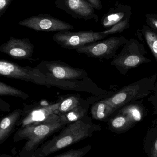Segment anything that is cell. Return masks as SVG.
Instances as JSON below:
<instances>
[{
  "label": "cell",
  "instance_id": "6da1fadb",
  "mask_svg": "<svg viewBox=\"0 0 157 157\" xmlns=\"http://www.w3.org/2000/svg\"><path fill=\"white\" fill-rule=\"evenodd\" d=\"M100 129V126L93 124L91 119L87 115L81 120L65 126L58 135L55 136L40 146L30 157L48 156L69 146L91 137L94 132Z\"/></svg>",
  "mask_w": 157,
  "mask_h": 157
},
{
  "label": "cell",
  "instance_id": "8992f818",
  "mask_svg": "<svg viewBox=\"0 0 157 157\" xmlns=\"http://www.w3.org/2000/svg\"><path fill=\"white\" fill-rule=\"evenodd\" d=\"M132 14L130 6L117 2L101 19L102 26L107 29L102 33L108 36L122 33L130 28Z\"/></svg>",
  "mask_w": 157,
  "mask_h": 157
},
{
  "label": "cell",
  "instance_id": "7402d4cb",
  "mask_svg": "<svg viewBox=\"0 0 157 157\" xmlns=\"http://www.w3.org/2000/svg\"><path fill=\"white\" fill-rule=\"evenodd\" d=\"M91 148V146L88 145L78 149H70L54 157H83L90 151Z\"/></svg>",
  "mask_w": 157,
  "mask_h": 157
},
{
  "label": "cell",
  "instance_id": "4316f807",
  "mask_svg": "<svg viewBox=\"0 0 157 157\" xmlns=\"http://www.w3.org/2000/svg\"><path fill=\"white\" fill-rule=\"evenodd\" d=\"M152 157H157V140L155 143V146H154Z\"/></svg>",
  "mask_w": 157,
  "mask_h": 157
},
{
  "label": "cell",
  "instance_id": "603a6c76",
  "mask_svg": "<svg viewBox=\"0 0 157 157\" xmlns=\"http://www.w3.org/2000/svg\"><path fill=\"white\" fill-rule=\"evenodd\" d=\"M145 17L147 25L157 31V13L147 14Z\"/></svg>",
  "mask_w": 157,
  "mask_h": 157
},
{
  "label": "cell",
  "instance_id": "d6986e66",
  "mask_svg": "<svg viewBox=\"0 0 157 157\" xmlns=\"http://www.w3.org/2000/svg\"><path fill=\"white\" fill-rule=\"evenodd\" d=\"M81 104V98L79 96L70 95L61 101L58 110L60 114H64L73 110Z\"/></svg>",
  "mask_w": 157,
  "mask_h": 157
},
{
  "label": "cell",
  "instance_id": "7a4b0ae2",
  "mask_svg": "<svg viewBox=\"0 0 157 157\" xmlns=\"http://www.w3.org/2000/svg\"><path fill=\"white\" fill-rule=\"evenodd\" d=\"M66 125L61 120V115L56 113L42 122L19 128L13 137L14 142L26 140L19 152L20 157H31L45 139Z\"/></svg>",
  "mask_w": 157,
  "mask_h": 157
},
{
  "label": "cell",
  "instance_id": "3957f363",
  "mask_svg": "<svg viewBox=\"0 0 157 157\" xmlns=\"http://www.w3.org/2000/svg\"><path fill=\"white\" fill-rule=\"evenodd\" d=\"M0 74L8 78H16L44 85L55 86L63 89H74L75 83L49 78L38 68L23 67L6 60L0 61Z\"/></svg>",
  "mask_w": 157,
  "mask_h": 157
},
{
  "label": "cell",
  "instance_id": "9a60e30c",
  "mask_svg": "<svg viewBox=\"0 0 157 157\" xmlns=\"http://www.w3.org/2000/svg\"><path fill=\"white\" fill-rule=\"evenodd\" d=\"M136 101L130 102L122 107L118 114L128 117L134 123L141 121L143 116L145 109L142 104Z\"/></svg>",
  "mask_w": 157,
  "mask_h": 157
},
{
  "label": "cell",
  "instance_id": "5bb4252c",
  "mask_svg": "<svg viewBox=\"0 0 157 157\" xmlns=\"http://www.w3.org/2000/svg\"><path fill=\"white\" fill-rule=\"evenodd\" d=\"M22 115V110L17 109L1 120L0 123V144L4 143L13 132Z\"/></svg>",
  "mask_w": 157,
  "mask_h": 157
},
{
  "label": "cell",
  "instance_id": "f1b7e54d",
  "mask_svg": "<svg viewBox=\"0 0 157 157\" xmlns=\"http://www.w3.org/2000/svg\"><path fill=\"white\" fill-rule=\"evenodd\" d=\"M155 108L156 110V112H157V106H156V107H155Z\"/></svg>",
  "mask_w": 157,
  "mask_h": 157
},
{
  "label": "cell",
  "instance_id": "277c9868",
  "mask_svg": "<svg viewBox=\"0 0 157 157\" xmlns=\"http://www.w3.org/2000/svg\"><path fill=\"white\" fill-rule=\"evenodd\" d=\"M157 78L155 74L142 78L123 87L112 96L102 100L117 110L128 103L143 98L153 93Z\"/></svg>",
  "mask_w": 157,
  "mask_h": 157
},
{
  "label": "cell",
  "instance_id": "ffe728a7",
  "mask_svg": "<svg viewBox=\"0 0 157 157\" xmlns=\"http://www.w3.org/2000/svg\"><path fill=\"white\" fill-rule=\"evenodd\" d=\"M0 95L14 96L24 100L29 98V95L26 93L2 82H0Z\"/></svg>",
  "mask_w": 157,
  "mask_h": 157
},
{
  "label": "cell",
  "instance_id": "484cf974",
  "mask_svg": "<svg viewBox=\"0 0 157 157\" xmlns=\"http://www.w3.org/2000/svg\"><path fill=\"white\" fill-rule=\"evenodd\" d=\"M95 7L96 10H101L103 7L101 0H87Z\"/></svg>",
  "mask_w": 157,
  "mask_h": 157
},
{
  "label": "cell",
  "instance_id": "44dd1931",
  "mask_svg": "<svg viewBox=\"0 0 157 157\" xmlns=\"http://www.w3.org/2000/svg\"><path fill=\"white\" fill-rule=\"evenodd\" d=\"M133 123L128 117L119 114L110 120V124L112 127L118 130L128 128Z\"/></svg>",
  "mask_w": 157,
  "mask_h": 157
},
{
  "label": "cell",
  "instance_id": "9c48e42d",
  "mask_svg": "<svg viewBox=\"0 0 157 157\" xmlns=\"http://www.w3.org/2000/svg\"><path fill=\"white\" fill-rule=\"evenodd\" d=\"M18 25L37 31L60 32L74 29L73 25L48 14H39L25 18Z\"/></svg>",
  "mask_w": 157,
  "mask_h": 157
},
{
  "label": "cell",
  "instance_id": "ac0fdd59",
  "mask_svg": "<svg viewBox=\"0 0 157 157\" xmlns=\"http://www.w3.org/2000/svg\"><path fill=\"white\" fill-rule=\"evenodd\" d=\"M142 34L157 62V31L147 25L143 26Z\"/></svg>",
  "mask_w": 157,
  "mask_h": 157
},
{
  "label": "cell",
  "instance_id": "8fae6325",
  "mask_svg": "<svg viewBox=\"0 0 157 157\" xmlns=\"http://www.w3.org/2000/svg\"><path fill=\"white\" fill-rule=\"evenodd\" d=\"M55 5L73 18L98 21L96 9L87 0H55Z\"/></svg>",
  "mask_w": 157,
  "mask_h": 157
},
{
  "label": "cell",
  "instance_id": "30bf717a",
  "mask_svg": "<svg viewBox=\"0 0 157 157\" xmlns=\"http://www.w3.org/2000/svg\"><path fill=\"white\" fill-rule=\"evenodd\" d=\"M39 66L41 68L39 70L49 78L57 80L71 81L88 76L84 70L73 68L60 61H43Z\"/></svg>",
  "mask_w": 157,
  "mask_h": 157
},
{
  "label": "cell",
  "instance_id": "2e32d148",
  "mask_svg": "<svg viewBox=\"0 0 157 157\" xmlns=\"http://www.w3.org/2000/svg\"><path fill=\"white\" fill-rule=\"evenodd\" d=\"M90 111L93 119L98 121H103L109 117L116 110L103 100H101L94 104L91 107Z\"/></svg>",
  "mask_w": 157,
  "mask_h": 157
},
{
  "label": "cell",
  "instance_id": "cb8c5ba5",
  "mask_svg": "<svg viewBox=\"0 0 157 157\" xmlns=\"http://www.w3.org/2000/svg\"><path fill=\"white\" fill-rule=\"evenodd\" d=\"M13 0H0V17H2L10 6Z\"/></svg>",
  "mask_w": 157,
  "mask_h": 157
},
{
  "label": "cell",
  "instance_id": "83f0119b",
  "mask_svg": "<svg viewBox=\"0 0 157 157\" xmlns=\"http://www.w3.org/2000/svg\"><path fill=\"white\" fill-rule=\"evenodd\" d=\"M1 157H12L10 156L9 155H6V154H4V155H2L1 156Z\"/></svg>",
  "mask_w": 157,
  "mask_h": 157
},
{
  "label": "cell",
  "instance_id": "e0dca14e",
  "mask_svg": "<svg viewBox=\"0 0 157 157\" xmlns=\"http://www.w3.org/2000/svg\"><path fill=\"white\" fill-rule=\"evenodd\" d=\"M88 108L85 105L80 104L72 110L64 114H60L61 120L66 124L81 120L87 115Z\"/></svg>",
  "mask_w": 157,
  "mask_h": 157
},
{
  "label": "cell",
  "instance_id": "ba28073f",
  "mask_svg": "<svg viewBox=\"0 0 157 157\" xmlns=\"http://www.w3.org/2000/svg\"><path fill=\"white\" fill-rule=\"evenodd\" d=\"M128 40L124 36H112L80 47L76 50L78 53L88 57L109 60L116 56L117 51Z\"/></svg>",
  "mask_w": 157,
  "mask_h": 157
},
{
  "label": "cell",
  "instance_id": "52a82bcc",
  "mask_svg": "<svg viewBox=\"0 0 157 157\" xmlns=\"http://www.w3.org/2000/svg\"><path fill=\"white\" fill-rule=\"evenodd\" d=\"M108 36L102 31H60L53 36L54 41L62 48L75 49L88 44L100 41Z\"/></svg>",
  "mask_w": 157,
  "mask_h": 157
},
{
  "label": "cell",
  "instance_id": "d4e9b609",
  "mask_svg": "<svg viewBox=\"0 0 157 157\" xmlns=\"http://www.w3.org/2000/svg\"><path fill=\"white\" fill-rule=\"evenodd\" d=\"M152 93L153 95L148 100L150 101H152L154 107H155L157 106V80L155 85L154 91Z\"/></svg>",
  "mask_w": 157,
  "mask_h": 157
},
{
  "label": "cell",
  "instance_id": "4fadbf2b",
  "mask_svg": "<svg viewBox=\"0 0 157 157\" xmlns=\"http://www.w3.org/2000/svg\"><path fill=\"white\" fill-rule=\"evenodd\" d=\"M61 101L56 103L37 107L20 118L17 126L20 128L42 122L54 113H59L58 110Z\"/></svg>",
  "mask_w": 157,
  "mask_h": 157
},
{
  "label": "cell",
  "instance_id": "5b68a950",
  "mask_svg": "<svg viewBox=\"0 0 157 157\" xmlns=\"http://www.w3.org/2000/svg\"><path fill=\"white\" fill-rule=\"evenodd\" d=\"M144 47L137 40L131 38L124 44L121 51L111 62L122 75H125L129 70L145 63L151 62L147 57Z\"/></svg>",
  "mask_w": 157,
  "mask_h": 157
},
{
  "label": "cell",
  "instance_id": "7c38bea8",
  "mask_svg": "<svg viewBox=\"0 0 157 157\" xmlns=\"http://www.w3.org/2000/svg\"><path fill=\"white\" fill-rule=\"evenodd\" d=\"M0 51L14 59L33 61L34 46L29 38L10 37L8 41L0 47Z\"/></svg>",
  "mask_w": 157,
  "mask_h": 157
}]
</instances>
